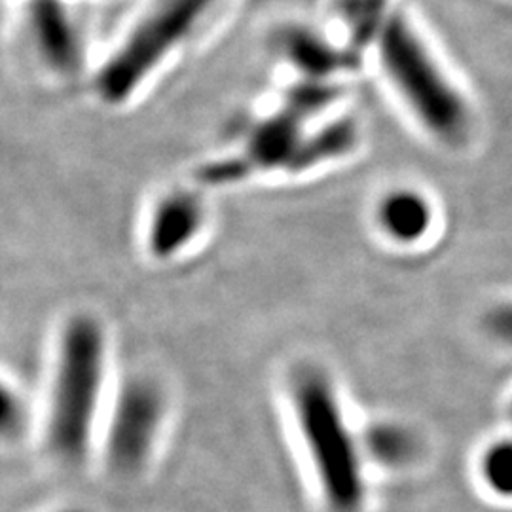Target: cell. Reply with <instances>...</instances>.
I'll return each instance as SVG.
<instances>
[{"instance_id":"1","label":"cell","mask_w":512,"mask_h":512,"mask_svg":"<svg viewBox=\"0 0 512 512\" xmlns=\"http://www.w3.org/2000/svg\"><path fill=\"white\" fill-rule=\"evenodd\" d=\"M107 365L101 325L78 315L63 327L46 412V444L63 463L82 461L99 418Z\"/></svg>"},{"instance_id":"2","label":"cell","mask_w":512,"mask_h":512,"mask_svg":"<svg viewBox=\"0 0 512 512\" xmlns=\"http://www.w3.org/2000/svg\"><path fill=\"white\" fill-rule=\"evenodd\" d=\"M293 414L323 494L338 512H353L363 501V469L359 448L329 378L306 368L294 378Z\"/></svg>"},{"instance_id":"3","label":"cell","mask_w":512,"mask_h":512,"mask_svg":"<svg viewBox=\"0 0 512 512\" xmlns=\"http://www.w3.org/2000/svg\"><path fill=\"white\" fill-rule=\"evenodd\" d=\"M382 59L393 84L425 128L446 141L465 135L469 114L463 99L403 19H391L385 25Z\"/></svg>"},{"instance_id":"4","label":"cell","mask_w":512,"mask_h":512,"mask_svg":"<svg viewBox=\"0 0 512 512\" xmlns=\"http://www.w3.org/2000/svg\"><path fill=\"white\" fill-rule=\"evenodd\" d=\"M213 2L158 0L122 50L103 69L97 82L101 97L109 103L126 101Z\"/></svg>"},{"instance_id":"5","label":"cell","mask_w":512,"mask_h":512,"mask_svg":"<svg viewBox=\"0 0 512 512\" xmlns=\"http://www.w3.org/2000/svg\"><path fill=\"white\" fill-rule=\"evenodd\" d=\"M164 393L148 378H131L112 408L107 459L118 473L139 471L152 452L164 421Z\"/></svg>"},{"instance_id":"6","label":"cell","mask_w":512,"mask_h":512,"mask_svg":"<svg viewBox=\"0 0 512 512\" xmlns=\"http://www.w3.org/2000/svg\"><path fill=\"white\" fill-rule=\"evenodd\" d=\"M203 205L190 192L165 194L148 220V251L158 258H173L198 238L203 226Z\"/></svg>"},{"instance_id":"7","label":"cell","mask_w":512,"mask_h":512,"mask_svg":"<svg viewBox=\"0 0 512 512\" xmlns=\"http://www.w3.org/2000/svg\"><path fill=\"white\" fill-rule=\"evenodd\" d=\"M433 207L416 190L399 188L385 194L378 203L376 220L385 236L410 245L425 238L433 226Z\"/></svg>"},{"instance_id":"8","label":"cell","mask_w":512,"mask_h":512,"mask_svg":"<svg viewBox=\"0 0 512 512\" xmlns=\"http://www.w3.org/2000/svg\"><path fill=\"white\" fill-rule=\"evenodd\" d=\"M366 450L372 458L387 467H403L418 456L420 444L410 429L399 423L384 421L368 429Z\"/></svg>"},{"instance_id":"9","label":"cell","mask_w":512,"mask_h":512,"mask_svg":"<svg viewBox=\"0 0 512 512\" xmlns=\"http://www.w3.org/2000/svg\"><path fill=\"white\" fill-rule=\"evenodd\" d=\"M37 27L40 42L50 59L59 67H71L74 61L73 37L55 4L44 2L38 6Z\"/></svg>"},{"instance_id":"10","label":"cell","mask_w":512,"mask_h":512,"mask_svg":"<svg viewBox=\"0 0 512 512\" xmlns=\"http://www.w3.org/2000/svg\"><path fill=\"white\" fill-rule=\"evenodd\" d=\"M482 476L492 492L512 497V440H501L488 448L482 458Z\"/></svg>"},{"instance_id":"11","label":"cell","mask_w":512,"mask_h":512,"mask_svg":"<svg viewBox=\"0 0 512 512\" xmlns=\"http://www.w3.org/2000/svg\"><path fill=\"white\" fill-rule=\"evenodd\" d=\"M25 423V410L10 387L2 389V431L6 437H16Z\"/></svg>"},{"instance_id":"12","label":"cell","mask_w":512,"mask_h":512,"mask_svg":"<svg viewBox=\"0 0 512 512\" xmlns=\"http://www.w3.org/2000/svg\"><path fill=\"white\" fill-rule=\"evenodd\" d=\"M486 329L495 340L512 346V302L501 304L488 313Z\"/></svg>"},{"instance_id":"13","label":"cell","mask_w":512,"mask_h":512,"mask_svg":"<svg viewBox=\"0 0 512 512\" xmlns=\"http://www.w3.org/2000/svg\"><path fill=\"white\" fill-rule=\"evenodd\" d=\"M511 418H512V404H511Z\"/></svg>"}]
</instances>
